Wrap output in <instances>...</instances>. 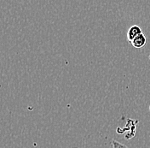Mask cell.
I'll list each match as a JSON object with an SVG mask.
<instances>
[{
    "label": "cell",
    "mask_w": 150,
    "mask_h": 148,
    "mask_svg": "<svg viewBox=\"0 0 150 148\" xmlns=\"http://www.w3.org/2000/svg\"><path fill=\"white\" fill-rule=\"evenodd\" d=\"M142 34V30L138 25H133L128 29L127 32V39L129 42H131L137 36Z\"/></svg>",
    "instance_id": "cell-1"
},
{
    "label": "cell",
    "mask_w": 150,
    "mask_h": 148,
    "mask_svg": "<svg viewBox=\"0 0 150 148\" xmlns=\"http://www.w3.org/2000/svg\"><path fill=\"white\" fill-rule=\"evenodd\" d=\"M149 111H150V104H149Z\"/></svg>",
    "instance_id": "cell-4"
},
{
    "label": "cell",
    "mask_w": 150,
    "mask_h": 148,
    "mask_svg": "<svg viewBox=\"0 0 150 148\" xmlns=\"http://www.w3.org/2000/svg\"><path fill=\"white\" fill-rule=\"evenodd\" d=\"M111 145H112V148H128V147L125 146V144H122V143L115 140V139H112Z\"/></svg>",
    "instance_id": "cell-3"
},
{
    "label": "cell",
    "mask_w": 150,
    "mask_h": 148,
    "mask_svg": "<svg viewBox=\"0 0 150 148\" xmlns=\"http://www.w3.org/2000/svg\"><path fill=\"white\" fill-rule=\"evenodd\" d=\"M131 43V45L133 46V47H135L137 49H141V48H142V47L146 46L147 39H146V36L143 34H141L135 38Z\"/></svg>",
    "instance_id": "cell-2"
}]
</instances>
